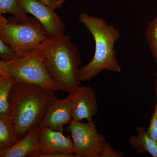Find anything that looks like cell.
<instances>
[{
  "mask_svg": "<svg viewBox=\"0 0 157 157\" xmlns=\"http://www.w3.org/2000/svg\"><path fill=\"white\" fill-rule=\"evenodd\" d=\"M56 98L53 91L35 85L14 82L10 93L9 107L17 140L39 126L49 105Z\"/></svg>",
  "mask_w": 157,
  "mask_h": 157,
  "instance_id": "cell-1",
  "label": "cell"
},
{
  "mask_svg": "<svg viewBox=\"0 0 157 157\" xmlns=\"http://www.w3.org/2000/svg\"><path fill=\"white\" fill-rule=\"evenodd\" d=\"M37 49L61 90L70 94L80 86L78 74L82 60L69 36L47 39Z\"/></svg>",
  "mask_w": 157,
  "mask_h": 157,
  "instance_id": "cell-2",
  "label": "cell"
},
{
  "mask_svg": "<svg viewBox=\"0 0 157 157\" xmlns=\"http://www.w3.org/2000/svg\"><path fill=\"white\" fill-rule=\"evenodd\" d=\"M82 23L92 35L95 44L93 59L79 70L80 81L91 80L104 70L120 73L121 68L116 57L115 42L121 36L119 31L101 17L82 12L78 16Z\"/></svg>",
  "mask_w": 157,
  "mask_h": 157,
  "instance_id": "cell-3",
  "label": "cell"
},
{
  "mask_svg": "<svg viewBox=\"0 0 157 157\" xmlns=\"http://www.w3.org/2000/svg\"><path fill=\"white\" fill-rule=\"evenodd\" d=\"M49 38L44 27L34 17L20 20L0 15V39L11 46L17 57L36 49Z\"/></svg>",
  "mask_w": 157,
  "mask_h": 157,
  "instance_id": "cell-4",
  "label": "cell"
},
{
  "mask_svg": "<svg viewBox=\"0 0 157 157\" xmlns=\"http://www.w3.org/2000/svg\"><path fill=\"white\" fill-rule=\"evenodd\" d=\"M0 73L9 76L15 82L35 85L53 91L61 90L37 48L11 61H0Z\"/></svg>",
  "mask_w": 157,
  "mask_h": 157,
  "instance_id": "cell-5",
  "label": "cell"
},
{
  "mask_svg": "<svg viewBox=\"0 0 157 157\" xmlns=\"http://www.w3.org/2000/svg\"><path fill=\"white\" fill-rule=\"evenodd\" d=\"M67 130L71 134L75 157H100L106 138L98 133L94 121L72 120Z\"/></svg>",
  "mask_w": 157,
  "mask_h": 157,
  "instance_id": "cell-6",
  "label": "cell"
},
{
  "mask_svg": "<svg viewBox=\"0 0 157 157\" xmlns=\"http://www.w3.org/2000/svg\"><path fill=\"white\" fill-rule=\"evenodd\" d=\"M54 154H68L74 155L72 138L65 136L62 131L40 127L35 151L28 157H50L51 155Z\"/></svg>",
  "mask_w": 157,
  "mask_h": 157,
  "instance_id": "cell-7",
  "label": "cell"
},
{
  "mask_svg": "<svg viewBox=\"0 0 157 157\" xmlns=\"http://www.w3.org/2000/svg\"><path fill=\"white\" fill-rule=\"evenodd\" d=\"M28 13L38 20L46 30L49 38L64 35L66 27L55 10L40 0H17Z\"/></svg>",
  "mask_w": 157,
  "mask_h": 157,
  "instance_id": "cell-8",
  "label": "cell"
},
{
  "mask_svg": "<svg viewBox=\"0 0 157 157\" xmlns=\"http://www.w3.org/2000/svg\"><path fill=\"white\" fill-rule=\"evenodd\" d=\"M69 94L72 103L73 120L92 121L93 117L98 112L94 90L90 86H79Z\"/></svg>",
  "mask_w": 157,
  "mask_h": 157,
  "instance_id": "cell-9",
  "label": "cell"
},
{
  "mask_svg": "<svg viewBox=\"0 0 157 157\" xmlns=\"http://www.w3.org/2000/svg\"><path fill=\"white\" fill-rule=\"evenodd\" d=\"M72 120V103L69 94L63 99L56 98L52 102L39 126L62 131L63 127L70 124Z\"/></svg>",
  "mask_w": 157,
  "mask_h": 157,
  "instance_id": "cell-10",
  "label": "cell"
},
{
  "mask_svg": "<svg viewBox=\"0 0 157 157\" xmlns=\"http://www.w3.org/2000/svg\"><path fill=\"white\" fill-rule=\"evenodd\" d=\"M40 127L33 128L27 134L10 147L0 149V157H28L35 151L36 141Z\"/></svg>",
  "mask_w": 157,
  "mask_h": 157,
  "instance_id": "cell-11",
  "label": "cell"
},
{
  "mask_svg": "<svg viewBox=\"0 0 157 157\" xmlns=\"http://www.w3.org/2000/svg\"><path fill=\"white\" fill-rule=\"evenodd\" d=\"M137 136L130 137V145L138 154L148 153L153 157H157V144L150 137L144 127L136 128Z\"/></svg>",
  "mask_w": 157,
  "mask_h": 157,
  "instance_id": "cell-12",
  "label": "cell"
},
{
  "mask_svg": "<svg viewBox=\"0 0 157 157\" xmlns=\"http://www.w3.org/2000/svg\"><path fill=\"white\" fill-rule=\"evenodd\" d=\"M10 116H0V149L10 147L17 141Z\"/></svg>",
  "mask_w": 157,
  "mask_h": 157,
  "instance_id": "cell-13",
  "label": "cell"
},
{
  "mask_svg": "<svg viewBox=\"0 0 157 157\" xmlns=\"http://www.w3.org/2000/svg\"><path fill=\"white\" fill-rule=\"evenodd\" d=\"M14 82L9 76L0 73V116H10L9 97Z\"/></svg>",
  "mask_w": 157,
  "mask_h": 157,
  "instance_id": "cell-14",
  "label": "cell"
},
{
  "mask_svg": "<svg viewBox=\"0 0 157 157\" xmlns=\"http://www.w3.org/2000/svg\"><path fill=\"white\" fill-rule=\"evenodd\" d=\"M9 14L20 20H25L29 16L17 0H0V14Z\"/></svg>",
  "mask_w": 157,
  "mask_h": 157,
  "instance_id": "cell-15",
  "label": "cell"
},
{
  "mask_svg": "<svg viewBox=\"0 0 157 157\" xmlns=\"http://www.w3.org/2000/svg\"><path fill=\"white\" fill-rule=\"evenodd\" d=\"M147 40L157 63V14L146 30Z\"/></svg>",
  "mask_w": 157,
  "mask_h": 157,
  "instance_id": "cell-16",
  "label": "cell"
},
{
  "mask_svg": "<svg viewBox=\"0 0 157 157\" xmlns=\"http://www.w3.org/2000/svg\"><path fill=\"white\" fill-rule=\"evenodd\" d=\"M17 57L16 52L11 46L0 39V58L1 60L9 62Z\"/></svg>",
  "mask_w": 157,
  "mask_h": 157,
  "instance_id": "cell-17",
  "label": "cell"
},
{
  "mask_svg": "<svg viewBox=\"0 0 157 157\" xmlns=\"http://www.w3.org/2000/svg\"><path fill=\"white\" fill-rule=\"evenodd\" d=\"M147 132L157 144V99L156 104L155 105L154 110Z\"/></svg>",
  "mask_w": 157,
  "mask_h": 157,
  "instance_id": "cell-18",
  "label": "cell"
},
{
  "mask_svg": "<svg viewBox=\"0 0 157 157\" xmlns=\"http://www.w3.org/2000/svg\"><path fill=\"white\" fill-rule=\"evenodd\" d=\"M125 155L121 151L113 148L107 141L103 145L100 157H124Z\"/></svg>",
  "mask_w": 157,
  "mask_h": 157,
  "instance_id": "cell-19",
  "label": "cell"
},
{
  "mask_svg": "<svg viewBox=\"0 0 157 157\" xmlns=\"http://www.w3.org/2000/svg\"><path fill=\"white\" fill-rule=\"evenodd\" d=\"M52 9L55 10L63 7L66 2L65 0H40Z\"/></svg>",
  "mask_w": 157,
  "mask_h": 157,
  "instance_id": "cell-20",
  "label": "cell"
},
{
  "mask_svg": "<svg viewBox=\"0 0 157 157\" xmlns=\"http://www.w3.org/2000/svg\"><path fill=\"white\" fill-rule=\"evenodd\" d=\"M156 96H157V74L156 81Z\"/></svg>",
  "mask_w": 157,
  "mask_h": 157,
  "instance_id": "cell-21",
  "label": "cell"
}]
</instances>
